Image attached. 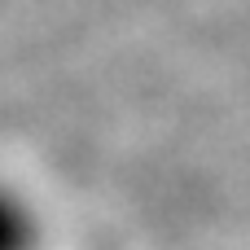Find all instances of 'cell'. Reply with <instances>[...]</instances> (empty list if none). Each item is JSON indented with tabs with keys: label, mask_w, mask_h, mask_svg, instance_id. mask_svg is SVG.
Returning a JSON list of instances; mask_svg holds the SVG:
<instances>
[{
	"label": "cell",
	"mask_w": 250,
	"mask_h": 250,
	"mask_svg": "<svg viewBox=\"0 0 250 250\" xmlns=\"http://www.w3.org/2000/svg\"><path fill=\"white\" fill-rule=\"evenodd\" d=\"M53 246V220L40 193L18 180L13 171H0V250H48Z\"/></svg>",
	"instance_id": "6da1fadb"
}]
</instances>
